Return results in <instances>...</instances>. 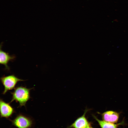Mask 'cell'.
Listing matches in <instances>:
<instances>
[{
    "label": "cell",
    "mask_w": 128,
    "mask_h": 128,
    "mask_svg": "<svg viewBox=\"0 0 128 128\" xmlns=\"http://www.w3.org/2000/svg\"><path fill=\"white\" fill-rule=\"evenodd\" d=\"M94 119L98 122L101 128H118L119 126L122 123L115 124L102 120L98 119L95 116L93 115Z\"/></svg>",
    "instance_id": "obj_8"
},
{
    "label": "cell",
    "mask_w": 128,
    "mask_h": 128,
    "mask_svg": "<svg viewBox=\"0 0 128 128\" xmlns=\"http://www.w3.org/2000/svg\"><path fill=\"white\" fill-rule=\"evenodd\" d=\"M88 110L86 109L83 114L78 118L67 128H85L89 125L90 122L86 117V115Z\"/></svg>",
    "instance_id": "obj_5"
},
{
    "label": "cell",
    "mask_w": 128,
    "mask_h": 128,
    "mask_svg": "<svg viewBox=\"0 0 128 128\" xmlns=\"http://www.w3.org/2000/svg\"><path fill=\"white\" fill-rule=\"evenodd\" d=\"M2 43L0 45V63L4 65L5 69L7 70H9V68L8 65V63L10 61H12L15 60V55H10L9 54L5 52L1 49Z\"/></svg>",
    "instance_id": "obj_7"
},
{
    "label": "cell",
    "mask_w": 128,
    "mask_h": 128,
    "mask_svg": "<svg viewBox=\"0 0 128 128\" xmlns=\"http://www.w3.org/2000/svg\"><path fill=\"white\" fill-rule=\"evenodd\" d=\"M0 118L9 120L15 112L14 108L9 103L6 102L1 98L0 100Z\"/></svg>",
    "instance_id": "obj_4"
},
{
    "label": "cell",
    "mask_w": 128,
    "mask_h": 128,
    "mask_svg": "<svg viewBox=\"0 0 128 128\" xmlns=\"http://www.w3.org/2000/svg\"><path fill=\"white\" fill-rule=\"evenodd\" d=\"M101 115L103 120L115 123H117L119 120V113L114 111L108 110L102 113Z\"/></svg>",
    "instance_id": "obj_6"
},
{
    "label": "cell",
    "mask_w": 128,
    "mask_h": 128,
    "mask_svg": "<svg viewBox=\"0 0 128 128\" xmlns=\"http://www.w3.org/2000/svg\"><path fill=\"white\" fill-rule=\"evenodd\" d=\"M12 125L17 128H32L34 121L32 118L23 114H18L13 120H9Z\"/></svg>",
    "instance_id": "obj_2"
},
{
    "label": "cell",
    "mask_w": 128,
    "mask_h": 128,
    "mask_svg": "<svg viewBox=\"0 0 128 128\" xmlns=\"http://www.w3.org/2000/svg\"><path fill=\"white\" fill-rule=\"evenodd\" d=\"M85 128H93L91 125V123L90 122L89 125Z\"/></svg>",
    "instance_id": "obj_9"
},
{
    "label": "cell",
    "mask_w": 128,
    "mask_h": 128,
    "mask_svg": "<svg viewBox=\"0 0 128 128\" xmlns=\"http://www.w3.org/2000/svg\"><path fill=\"white\" fill-rule=\"evenodd\" d=\"M31 89L23 86L15 87L14 91L11 92L12 97L10 103L15 101L18 103L19 107L25 106L27 102L30 98Z\"/></svg>",
    "instance_id": "obj_1"
},
{
    "label": "cell",
    "mask_w": 128,
    "mask_h": 128,
    "mask_svg": "<svg viewBox=\"0 0 128 128\" xmlns=\"http://www.w3.org/2000/svg\"><path fill=\"white\" fill-rule=\"evenodd\" d=\"M0 81L4 87L2 92L5 94L8 91L15 88L17 83L24 80L19 78L14 74L4 76L0 78Z\"/></svg>",
    "instance_id": "obj_3"
}]
</instances>
